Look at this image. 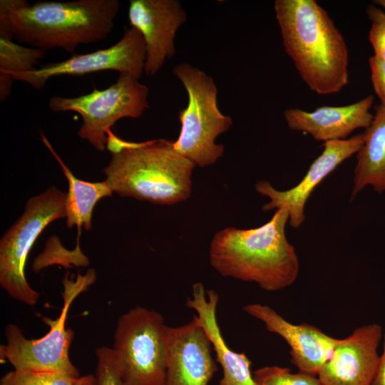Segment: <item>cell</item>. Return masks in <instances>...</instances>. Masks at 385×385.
<instances>
[{"label":"cell","instance_id":"9c48e42d","mask_svg":"<svg viewBox=\"0 0 385 385\" xmlns=\"http://www.w3.org/2000/svg\"><path fill=\"white\" fill-rule=\"evenodd\" d=\"M148 88L127 73H119L106 88L78 97L53 96L49 108L55 113L73 111L82 119L78 135L99 151L106 149L107 132L121 118H140L149 108Z\"/></svg>","mask_w":385,"mask_h":385},{"label":"cell","instance_id":"44dd1931","mask_svg":"<svg viewBox=\"0 0 385 385\" xmlns=\"http://www.w3.org/2000/svg\"><path fill=\"white\" fill-rule=\"evenodd\" d=\"M253 376L257 385H321L317 376L300 371L293 374L289 369L278 366L258 369Z\"/></svg>","mask_w":385,"mask_h":385},{"label":"cell","instance_id":"7a4b0ae2","mask_svg":"<svg viewBox=\"0 0 385 385\" xmlns=\"http://www.w3.org/2000/svg\"><path fill=\"white\" fill-rule=\"evenodd\" d=\"M289 215L277 210L264 225L252 229L226 227L211 240L209 257L223 277L254 282L269 292L292 285L298 276L299 260L285 235Z\"/></svg>","mask_w":385,"mask_h":385},{"label":"cell","instance_id":"3957f363","mask_svg":"<svg viewBox=\"0 0 385 385\" xmlns=\"http://www.w3.org/2000/svg\"><path fill=\"white\" fill-rule=\"evenodd\" d=\"M12 31L21 43L44 51L74 53L81 44L108 37L120 7L118 0L37 1L2 0Z\"/></svg>","mask_w":385,"mask_h":385},{"label":"cell","instance_id":"277c9868","mask_svg":"<svg viewBox=\"0 0 385 385\" xmlns=\"http://www.w3.org/2000/svg\"><path fill=\"white\" fill-rule=\"evenodd\" d=\"M195 167L175 150L173 141L153 140L133 142L112 153L103 172L113 192L155 204L173 205L190 197Z\"/></svg>","mask_w":385,"mask_h":385},{"label":"cell","instance_id":"d4e9b609","mask_svg":"<svg viewBox=\"0 0 385 385\" xmlns=\"http://www.w3.org/2000/svg\"><path fill=\"white\" fill-rule=\"evenodd\" d=\"M369 64L374 92L380 104L385 106V61L372 56L369 59Z\"/></svg>","mask_w":385,"mask_h":385},{"label":"cell","instance_id":"7c38bea8","mask_svg":"<svg viewBox=\"0 0 385 385\" xmlns=\"http://www.w3.org/2000/svg\"><path fill=\"white\" fill-rule=\"evenodd\" d=\"M128 19L145 41L144 72L153 76L175 55V34L187 14L177 0H130Z\"/></svg>","mask_w":385,"mask_h":385},{"label":"cell","instance_id":"ffe728a7","mask_svg":"<svg viewBox=\"0 0 385 385\" xmlns=\"http://www.w3.org/2000/svg\"><path fill=\"white\" fill-rule=\"evenodd\" d=\"M46 51L26 47L11 40L0 38V101H4L11 91L12 75L36 68Z\"/></svg>","mask_w":385,"mask_h":385},{"label":"cell","instance_id":"603a6c76","mask_svg":"<svg viewBox=\"0 0 385 385\" xmlns=\"http://www.w3.org/2000/svg\"><path fill=\"white\" fill-rule=\"evenodd\" d=\"M97 385H126L122 379L118 361L112 348L101 346L96 350Z\"/></svg>","mask_w":385,"mask_h":385},{"label":"cell","instance_id":"d6986e66","mask_svg":"<svg viewBox=\"0 0 385 385\" xmlns=\"http://www.w3.org/2000/svg\"><path fill=\"white\" fill-rule=\"evenodd\" d=\"M41 137L68 180V190L65 200L66 225L68 228L77 227L79 239L81 228L90 230L92 227V214L96 203L104 197L111 196L113 191L106 180L91 183L76 178L56 153L46 137L43 133H41Z\"/></svg>","mask_w":385,"mask_h":385},{"label":"cell","instance_id":"5b68a950","mask_svg":"<svg viewBox=\"0 0 385 385\" xmlns=\"http://www.w3.org/2000/svg\"><path fill=\"white\" fill-rule=\"evenodd\" d=\"M173 73L188 96L187 107L178 112L181 127L173 145L195 165H212L224 153L223 145L217 144L215 140L230 129L232 119L219 110L217 89L211 76L186 63L175 66Z\"/></svg>","mask_w":385,"mask_h":385},{"label":"cell","instance_id":"9a60e30c","mask_svg":"<svg viewBox=\"0 0 385 385\" xmlns=\"http://www.w3.org/2000/svg\"><path fill=\"white\" fill-rule=\"evenodd\" d=\"M244 311L262 321L267 330L282 337L290 347L292 363L299 371L317 376L330 359L338 339L327 335L318 327L287 322L273 309L261 304H250Z\"/></svg>","mask_w":385,"mask_h":385},{"label":"cell","instance_id":"f1b7e54d","mask_svg":"<svg viewBox=\"0 0 385 385\" xmlns=\"http://www.w3.org/2000/svg\"><path fill=\"white\" fill-rule=\"evenodd\" d=\"M374 4L379 5L383 8L385 12V0H375L374 1Z\"/></svg>","mask_w":385,"mask_h":385},{"label":"cell","instance_id":"cb8c5ba5","mask_svg":"<svg viewBox=\"0 0 385 385\" xmlns=\"http://www.w3.org/2000/svg\"><path fill=\"white\" fill-rule=\"evenodd\" d=\"M366 13L371 23L369 40L374 49V56L385 61V12L370 4Z\"/></svg>","mask_w":385,"mask_h":385},{"label":"cell","instance_id":"4fadbf2b","mask_svg":"<svg viewBox=\"0 0 385 385\" xmlns=\"http://www.w3.org/2000/svg\"><path fill=\"white\" fill-rule=\"evenodd\" d=\"M382 328L369 324L339 339L317 378L321 385H371L378 365Z\"/></svg>","mask_w":385,"mask_h":385},{"label":"cell","instance_id":"8992f818","mask_svg":"<svg viewBox=\"0 0 385 385\" xmlns=\"http://www.w3.org/2000/svg\"><path fill=\"white\" fill-rule=\"evenodd\" d=\"M95 279L96 273L92 269L84 275L78 274L76 280L69 279L66 274L63 279L61 314L56 319L41 317L49 327L48 332L38 339H29L17 326L8 324L4 332L6 344L0 346V359L8 361L16 371L58 372L78 378L79 372L69 357L74 332L66 328V322L73 301Z\"/></svg>","mask_w":385,"mask_h":385},{"label":"cell","instance_id":"6da1fadb","mask_svg":"<svg viewBox=\"0 0 385 385\" xmlns=\"http://www.w3.org/2000/svg\"><path fill=\"white\" fill-rule=\"evenodd\" d=\"M274 9L284 49L304 83L319 95L342 91L349 51L328 13L315 0H276Z\"/></svg>","mask_w":385,"mask_h":385},{"label":"cell","instance_id":"4316f807","mask_svg":"<svg viewBox=\"0 0 385 385\" xmlns=\"http://www.w3.org/2000/svg\"><path fill=\"white\" fill-rule=\"evenodd\" d=\"M383 351L371 385H385V332L383 334Z\"/></svg>","mask_w":385,"mask_h":385},{"label":"cell","instance_id":"83f0119b","mask_svg":"<svg viewBox=\"0 0 385 385\" xmlns=\"http://www.w3.org/2000/svg\"><path fill=\"white\" fill-rule=\"evenodd\" d=\"M74 385H97L96 376L92 374L79 376L76 379Z\"/></svg>","mask_w":385,"mask_h":385},{"label":"cell","instance_id":"30bf717a","mask_svg":"<svg viewBox=\"0 0 385 385\" xmlns=\"http://www.w3.org/2000/svg\"><path fill=\"white\" fill-rule=\"evenodd\" d=\"M145 45L142 34L134 27L127 29L113 46L91 53L76 54L61 62L51 63L34 70L12 75L34 88H43L52 77L83 76L111 70L127 73L139 80L144 72Z\"/></svg>","mask_w":385,"mask_h":385},{"label":"cell","instance_id":"ba28073f","mask_svg":"<svg viewBox=\"0 0 385 385\" xmlns=\"http://www.w3.org/2000/svg\"><path fill=\"white\" fill-rule=\"evenodd\" d=\"M66 195L52 186L29 198L22 215L1 239L0 285L11 297L27 305H35L40 296L26 277L29 253L48 225L66 217Z\"/></svg>","mask_w":385,"mask_h":385},{"label":"cell","instance_id":"ac0fdd59","mask_svg":"<svg viewBox=\"0 0 385 385\" xmlns=\"http://www.w3.org/2000/svg\"><path fill=\"white\" fill-rule=\"evenodd\" d=\"M374 109L373 120L364 133L363 145L356 153L351 199L369 185L376 192H385V106L379 104Z\"/></svg>","mask_w":385,"mask_h":385},{"label":"cell","instance_id":"7402d4cb","mask_svg":"<svg viewBox=\"0 0 385 385\" xmlns=\"http://www.w3.org/2000/svg\"><path fill=\"white\" fill-rule=\"evenodd\" d=\"M76 379L58 372L13 370L1 378L0 385H74Z\"/></svg>","mask_w":385,"mask_h":385},{"label":"cell","instance_id":"8fae6325","mask_svg":"<svg viewBox=\"0 0 385 385\" xmlns=\"http://www.w3.org/2000/svg\"><path fill=\"white\" fill-rule=\"evenodd\" d=\"M364 141L363 133L345 140L324 143L321 155L312 162L301 181L289 190H278L268 181H259L255 185L256 191L270 198L262 210L266 212L279 209L287 210L289 225L298 228L305 219L304 207L316 187L343 161L357 153Z\"/></svg>","mask_w":385,"mask_h":385},{"label":"cell","instance_id":"52a82bcc","mask_svg":"<svg viewBox=\"0 0 385 385\" xmlns=\"http://www.w3.org/2000/svg\"><path fill=\"white\" fill-rule=\"evenodd\" d=\"M167 330L159 312L143 307L118 318L112 349L126 385H165Z\"/></svg>","mask_w":385,"mask_h":385},{"label":"cell","instance_id":"2e32d148","mask_svg":"<svg viewBox=\"0 0 385 385\" xmlns=\"http://www.w3.org/2000/svg\"><path fill=\"white\" fill-rule=\"evenodd\" d=\"M373 103L374 96L369 95L349 105L323 106L312 111L288 108L284 111V118L291 130L306 133L315 140H345L355 130L370 125L374 118L370 112Z\"/></svg>","mask_w":385,"mask_h":385},{"label":"cell","instance_id":"484cf974","mask_svg":"<svg viewBox=\"0 0 385 385\" xmlns=\"http://www.w3.org/2000/svg\"><path fill=\"white\" fill-rule=\"evenodd\" d=\"M0 38L11 40L14 38L6 6L0 1Z\"/></svg>","mask_w":385,"mask_h":385},{"label":"cell","instance_id":"5bb4252c","mask_svg":"<svg viewBox=\"0 0 385 385\" xmlns=\"http://www.w3.org/2000/svg\"><path fill=\"white\" fill-rule=\"evenodd\" d=\"M165 385H208L217 366L212 346L202 327L193 319L167 330Z\"/></svg>","mask_w":385,"mask_h":385},{"label":"cell","instance_id":"e0dca14e","mask_svg":"<svg viewBox=\"0 0 385 385\" xmlns=\"http://www.w3.org/2000/svg\"><path fill=\"white\" fill-rule=\"evenodd\" d=\"M218 301L215 291H205L203 284L196 282L192 285V298H188L186 305L196 312L193 318L210 340L216 361L222 367V378L219 385H257L250 359L245 354L232 351L222 337L216 314Z\"/></svg>","mask_w":385,"mask_h":385}]
</instances>
